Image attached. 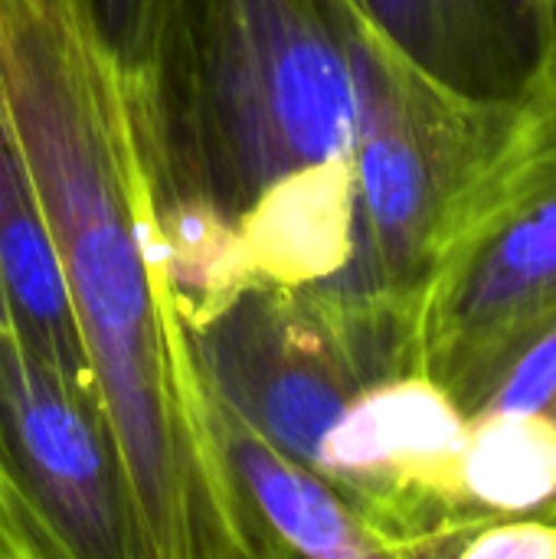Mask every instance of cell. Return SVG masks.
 Returning a JSON list of instances; mask_svg holds the SVG:
<instances>
[{
  "mask_svg": "<svg viewBox=\"0 0 556 559\" xmlns=\"http://www.w3.org/2000/svg\"><path fill=\"white\" fill-rule=\"evenodd\" d=\"M0 108L29 170L141 559L259 557L164 246L170 154L147 59L88 0H0Z\"/></svg>",
  "mask_w": 556,
  "mask_h": 559,
  "instance_id": "6da1fadb",
  "label": "cell"
},
{
  "mask_svg": "<svg viewBox=\"0 0 556 559\" xmlns=\"http://www.w3.org/2000/svg\"><path fill=\"white\" fill-rule=\"evenodd\" d=\"M147 66L174 177L239 236L252 292L357 259V85L331 0H157Z\"/></svg>",
  "mask_w": 556,
  "mask_h": 559,
  "instance_id": "7a4b0ae2",
  "label": "cell"
},
{
  "mask_svg": "<svg viewBox=\"0 0 556 559\" xmlns=\"http://www.w3.org/2000/svg\"><path fill=\"white\" fill-rule=\"evenodd\" d=\"M556 324V33L501 92L488 144L446 203L400 328L403 373L465 416Z\"/></svg>",
  "mask_w": 556,
  "mask_h": 559,
  "instance_id": "3957f363",
  "label": "cell"
},
{
  "mask_svg": "<svg viewBox=\"0 0 556 559\" xmlns=\"http://www.w3.org/2000/svg\"><path fill=\"white\" fill-rule=\"evenodd\" d=\"M331 3L357 85V259L331 288L403 328L439 216L488 144L501 92L439 79L397 46L360 0Z\"/></svg>",
  "mask_w": 556,
  "mask_h": 559,
  "instance_id": "277c9868",
  "label": "cell"
},
{
  "mask_svg": "<svg viewBox=\"0 0 556 559\" xmlns=\"http://www.w3.org/2000/svg\"><path fill=\"white\" fill-rule=\"evenodd\" d=\"M0 449L66 559H131L134 537L98 403L0 308Z\"/></svg>",
  "mask_w": 556,
  "mask_h": 559,
  "instance_id": "5b68a950",
  "label": "cell"
},
{
  "mask_svg": "<svg viewBox=\"0 0 556 559\" xmlns=\"http://www.w3.org/2000/svg\"><path fill=\"white\" fill-rule=\"evenodd\" d=\"M0 308L29 344L82 393L98 403L92 367L79 337L69 288L23 164L0 108ZM102 413V409H98Z\"/></svg>",
  "mask_w": 556,
  "mask_h": 559,
  "instance_id": "8992f818",
  "label": "cell"
},
{
  "mask_svg": "<svg viewBox=\"0 0 556 559\" xmlns=\"http://www.w3.org/2000/svg\"><path fill=\"white\" fill-rule=\"evenodd\" d=\"M216 439L226 468L249 508L285 550L311 559L380 557L347 498L315 468L259 436L242 416L213 400Z\"/></svg>",
  "mask_w": 556,
  "mask_h": 559,
  "instance_id": "52a82bcc",
  "label": "cell"
},
{
  "mask_svg": "<svg viewBox=\"0 0 556 559\" xmlns=\"http://www.w3.org/2000/svg\"><path fill=\"white\" fill-rule=\"evenodd\" d=\"M364 10L439 79L498 95L537 49L524 0H360Z\"/></svg>",
  "mask_w": 556,
  "mask_h": 559,
  "instance_id": "ba28073f",
  "label": "cell"
},
{
  "mask_svg": "<svg viewBox=\"0 0 556 559\" xmlns=\"http://www.w3.org/2000/svg\"><path fill=\"white\" fill-rule=\"evenodd\" d=\"M465 491L482 514L547 518L556 508V423L541 413L469 416Z\"/></svg>",
  "mask_w": 556,
  "mask_h": 559,
  "instance_id": "9c48e42d",
  "label": "cell"
},
{
  "mask_svg": "<svg viewBox=\"0 0 556 559\" xmlns=\"http://www.w3.org/2000/svg\"><path fill=\"white\" fill-rule=\"evenodd\" d=\"M456 557L462 559H556V524L547 518H501L478 527Z\"/></svg>",
  "mask_w": 556,
  "mask_h": 559,
  "instance_id": "30bf717a",
  "label": "cell"
},
{
  "mask_svg": "<svg viewBox=\"0 0 556 559\" xmlns=\"http://www.w3.org/2000/svg\"><path fill=\"white\" fill-rule=\"evenodd\" d=\"M62 557V547L29 495L0 475V559Z\"/></svg>",
  "mask_w": 556,
  "mask_h": 559,
  "instance_id": "8fae6325",
  "label": "cell"
},
{
  "mask_svg": "<svg viewBox=\"0 0 556 559\" xmlns=\"http://www.w3.org/2000/svg\"><path fill=\"white\" fill-rule=\"evenodd\" d=\"M105 36L128 59H144L154 33L157 0H88Z\"/></svg>",
  "mask_w": 556,
  "mask_h": 559,
  "instance_id": "7c38bea8",
  "label": "cell"
},
{
  "mask_svg": "<svg viewBox=\"0 0 556 559\" xmlns=\"http://www.w3.org/2000/svg\"><path fill=\"white\" fill-rule=\"evenodd\" d=\"M528 3V13H531V23H534V33H537V43L554 36L556 33V0H524Z\"/></svg>",
  "mask_w": 556,
  "mask_h": 559,
  "instance_id": "4fadbf2b",
  "label": "cell"
},
{
  "mask_svg": "<svg viewBox=\"0 0 556 559\" xmlns=\"http://www.w3.org/2000/svg\"><path fill=\"white\" fill-rule=\"evenodd\" d=\"M0 475L3 478H10V481H16V475H13V468H10V462H7V455H3V449H0ZM20 485V481H16ZM23 488V485H20Z\"/></svg>",
  "mask_w": 556,
  "mask_h": 559,
  "instance_id": "5bb4252c",
  "label": "cell"
}]
</instances>
